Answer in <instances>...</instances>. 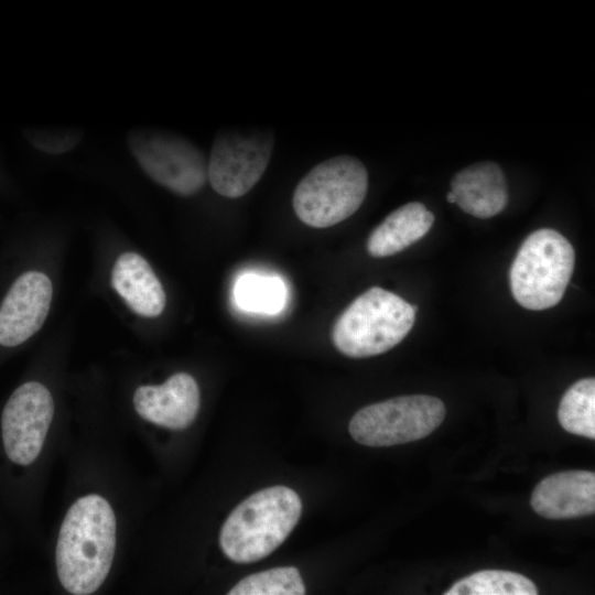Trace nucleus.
Returning <instances> with one entry per match:
<instances>
[{"label":"nucleus","mask_w":595,"mask_h":595,"mask_svg":"<svg viewBox=\"0 0 595 595\" xmlns=\"http://www.w3.org/2000/svg\"><path fill=\"white\" fill-rule=\"evenodd\" d=\"M116 516L97 494L78 498L66 512L56 542L55 561L62 586L88 595L105 582L116 551Z\"/></svg>","instance_id":"1"},{"label":"nucleus","mask_w":595,"mask_h":595,"mask_svg":"<svg viewBox=\"0 0 595 595\" xmlns=\"http://www.w3.org/2000/svg\"><path fill=\"white\" fill-rule=\"evenodd\" d=\"M302 512L299 495L277 485L240 502L225 520L219 544L236 563L257 562L273 552L292 532Z\"/></svg>","instance_id":"2"},{"label":"nucleus","mask_w":595,"mask_h":595,"mask_svg":"<svg viewBox=\"0 0 595 595\" xmlns=\"http://www.w3.org/2000/svg\"><path fill=\"white\" fill-rule=\"evenodd\" d=\"M416 307L401 296L374 286L357 296L336 320L332 340L351 358L386 353L411 331Z\"/></svg>","instance_id":"3"},{"label":"nucleus","mask_w":595,"mask_h":595,"mask_svg":"<svg viewBox=\"0 0 595 595\" xmlns=\"http://www.w3.org/2000/svg\"><path fill=\"white\" fill-rule=\"evenodd\" d=\"M575 252L559 231L541 228L520 246L509 271L510 290L524 309L541 311L556 305L573 274Z\"/></svg>","instance_id":"4"},{"label":"nucleus","mask_w":595,"mask_h":595,"mask_svg":"<svg viewBox=\"0 0 595 595\" xmlns=\"http://www.w3.org/2000/svg\"><path fill=\"white\" fill-rule=\"evenodd\" d=\"M368 172L357 158L337 155L312 170L296 185L292 205L298 218L314 228H327L350 217L363 204Z\"/></svg>","instance_id":"5"},{"label":"nucleus","mask_w":595,"mask_h":595,"mask_svg":"<svg viewBox=\"0 0 595 595\" xmlns=\"http://www.w3.org/2000/svg\"><path fill=\"white\" fill-rule=\"evenodd\" d=\"M445 413L444 403L435 397H397L357 411L349 433L356 442L372 447L409 443L431 434Z\"/></svg>","instance_id":"6"},{"label":"nucleus","mask_w":595,"mask_h":595,"mask_svg":"<svg viewBox=\"0 0 595 595\" xmlns=\"http://www.w3.org/2000/svg\"><path fill=\"white\" fill-rule=\"evenodd\" d=\"M129 149L143 172L180 196L198 193L207 181V160L192 142L172 132L138 129L128 136Z\"/></svg>","instance_id":"7"},{"label":"nucleus","mask_w":595,"mask_h":595,"mask_svg":"<svg viewBox=\"0 0 595 595\" xmlns=\"http://www.w3.org/2000/svg\"><path fill=\"white\" fill-rule=\"evenodd\" d=\"M269 130L227 129L217 133L207 161V180L219 195L247 194L263 175L273 149Z\"/></svg>","instance_id":"8"},{"label":"nucleus","mask_w":595,"mask_h":595,"mask_svg":"<svg viewBox=\"0 0 595 595\" xmlns=\"http://www.w3.org/2000/svg\"><path fill=\"white\" fill-rule=\"evenodd\" d=\"M53 415L52 394L42 383L29 381L13 391L1 418L3 446L11 462L30 465L36 459Z\"/></svg>","instance_id":"9"},{"label":"nucleus","mask_w":595,"mask_h":595,"mask_svg":"<svg viewBox=\"0 0 595 595\" xmlns=\"http://www.w3.org/2000/svg\"><path fill=\"white\" fill-rule=\"evenodd\" d=\"M53 295L50 278L39 271L21 274L0 304V345L14 347L43 325Z\"/></svg>","instance_id":"10"},{"label":"nucleus","mask_w":595,"mask_h":595,"mask_svg":"<svg viewBox=\"0 0 595 595\" xmlns=\"http://www.w3.org/2000/svg\"><path fill=\"white\" fill-rule=\"evenodd\" d=\"M133 407L142 419L153 424L183 430L198 413L199 388L193 376L177 372L162 385L137 388Z\"/></svg>","instance_id":"11"},{"label":"nucleus","mask_w":595,"mask_h":595,"mask_svg":"<svg viewBox=\"0 0 595 595\" xmlns=\"http://www.w3.org/2000/svg\"><path fill=\"white\" fill-rule=\"evenodd\" d=\"M533 510L548 519H567L595 511V474L567 470L543 478L531 496Z\"/></svg>","instance_id":"12"},{"label":"nucleus","mask_w":595,"mask_h":595,"mask_svg":"<svg viewBox=\"0 0 595 595\" xmlns=\"http://www.w3.org/2000/svg\"><path fill=\"white\" fill-rule=\"evenodd\" d=\"M455 204L477 218H490L508 203L505 174L496 162L474 163L457 172L451 181Z\"/></svg>","instance_id":"13"},{"label":"nucleus","mask_w":595,"mask_h":595,"mask_svg":"<svg viewBox=\"0 0 595 595\" xmlns=\"http://www.w3.org/2000/svg\"><path fill=\"white\" fill-rule=\"evenodd\" d=\"M111 284L129 307L144 317L159 316L166 303L164 289L149 262L137 252H125L116 260Z\"/></svg>","instance_id":"14"},{"label":"nucleus","mask_w":595,"mask_h":595,"mask_svg":"<svg viewBox=\"0 0 595 595\" xmlns=\"http://www.w3.org/2000/svg\"><path fill=\"white\" fill-rule=\"evenodd\" d=\"M434 223L425 205L411 202L390 213L370 232L367 250L375 258L396 255L422 239Z\"/></svg>","instance_id":"15"},{"label":"nucleus","mask_w":595,"mask_h":595,"mask_svg":"<svg viewBox=\"0 0 595 595\" xmlns=\"http://www.w3.org/2000/svg\"><path fill=\"white\" fill-rule=\"evenodd\" d=\"M558 419L570 433L595 439V380L584 378L573 383L563 394Z\"/></svg>","instance_id":"16"},{"label":"nucleus","mask_w":595,"mask_h":595,"mask_svg":"<svg viewBox=\"0 0 595 595\" xmlns=\"http://www.w3.org/2000/svg\"><path fill=\"white\" fill-rule=\"evenodd\" d=\"M445 595H537L534 583L522 574L485 570L473 573L456 583Z\"/></svg>","instance_id":"17"},{"label":"nucleus","mask_w":595,"mask_h":595,"mask_svg":"<svg viewBox=\"0 0 595 595\" xmlns=\"http://www.w3.org/2000/svg\"><path fill=\"white\" fill-rule=\"evenodd\" d=\"M234 295L245 311L275 314L284 306L286 290L278 277L246 273L235 283Z\"/></svg>","instance_id":"18"},{"label":"nucleus","mask_w":595,"mask_h":595,"mask_svg":"<svg viewBox=\"0 0 595 595\" xmlns=\"http://www.w3.org/2000/svg\"><path fill=\"white\" fill-rule=\"evenodd\" d=\"M229 595H303L305 586L294 566H281L258 572L240 580Z\"/></svg>","instance_id":"19"},{"label":"nucleus","mask_w":595,"mask_h":595,"mask_svg":"<svg viewBox=\"0 0 595 595\" xmlns=\"http://www.w3.org/2000/svg\"><path fill=\"white\" fill-rule=\"evenodd\" d=\"M36 139V147L43 151L50 153H61L73 148L76 144L78 137H76L75 133L68 134L66 132H47L46 134H42V137H37Z\"/></svg>","instance_id":"20"},{"label":"nucleus","mask_w":595,"mask_h":595,"mask_svg":"<svg viewBox=\"0 0 595 595\" xmlns=\"http://www.w3.org/2000/svg\"><path fill=\"white\" fill-rule=\"evenodd\" d=\"M446 199L448 203L455 204V195L452 191L446 194Z\"/></svg>","instance_id":"21"}]
</instances>
